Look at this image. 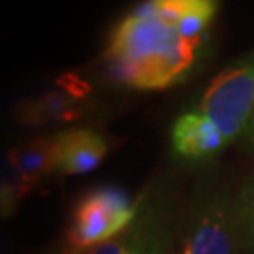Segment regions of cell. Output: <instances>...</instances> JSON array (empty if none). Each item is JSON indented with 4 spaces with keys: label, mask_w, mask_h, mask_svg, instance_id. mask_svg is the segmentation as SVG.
<instances>
[{
    "label": "cell",
    "mask_w": 254,
    "mask_h": 254,
    "mask_svg": "<svg viewBox=\"0 0 254 254\" xmlns=\"http://www.w3.org/2000/svg\"><path fill=\"white\" fill-rule=\"evenodd\" d=\"M137 207L139 198L134 200L119 187L104 185L85 192L70 213L61 249L63 254H87L108 243L130 226Z\"/></svg>",
    "instance_id": "3957f363"
},
{
    "label": "cell",
    "mask_w": 254,
    "mask_h": 254,
    "mask_svg": "<svg viewBox=\"0 0 254 254\" xmlns=\"http://www.w3.org/2000/svg\"><path fill=\"white\" fill-rule=\"evenodd\" d=\"M196 109L217 127L224 147L247 130L254 113V51L218 73L201 94Z\"/></svg>",
    "instance_id": "5b68a950"
},
{
    "label": "cell",
    "mask_w": 254,
    "mask_h": 254,
    "mask_svg": "<svg viewBox=\"0 0 254 254\" xmlns=\"http://www.w3.org/2000/svg\"><path fill=\"white\" fill-rule=\"evenodd\" d=\"M183 0L143 2L121 19L106 46L109 77L137 91H162L189 77L203 44L181 28Z\"/></svg>",
    "instance_id": "6da1fadb"
},
{
    "label": "cell",
    "mask_w": 254,
    "mask_h": 254,
    "mask_svg": "<svg viewBox=\"0 0 254 254\" xmlns=\"http://www.w3.org/2000/svg\"><path fill=\"white\" fill-rule=\"evenodd\" d=\"M183 213L185 207L168 189L145 192L130 226L87 254H172Z\"/></svg>",
    "instance_id": "277c9868"
},
{
    "label": "cell",
    "mask_w": 254,
    "mask_h": 254,
    "mask_svg": "<svg viewBox=\"0 0 254 254\" xmlns=\"http://www.w3.org/2000/svg\"><path fill=\"white\" fill-rule=\"evenodd\" d=\"M173 153L183 160H207L224 149L222 136L217 127L198 109L183 113L172 128Z\"/></svg>",
    "instance_id": "ba28073f"
},
{
    "label": "cell",
    "mask_w": 254,
    "mask_h": 254,
    "mask_svg": "<svg viewBox=\"0 0 254 254\" xmlns=\"http://www.w3.org/2000/svg\"><path fill=\"white\" fill-rule=\"evenodd\" d=\"M36 187L23 179L9 162V151L0 149V220L11 218Z\"/></svg>",
    "instance_id": "30bf717a"
},
{
    "label": "cell",
    "mask_w": 254,
    "mask_h": 254,
    "mask_svg": "<svg viewBox=\"0 0 254 254\" xmlns=\"http://www.w3.org/2000/svg\"><path fill=\"white\" fill-rule=\"evenodd\" d=\"M85 100L75 98L63 89L46 91L32 98H23L13 106V121L25 128H47L81 117Z\"/></svg>",
    "instance_id": "52a82bcc"
},
{
    "label": "cell",
    "mask_w": 254,
    "mask_h": 254,
    "mask_svg": "<svg viewBox=\"0 0 254 254\" xmlns=\"http://www.w3.org/2000/svg\"><path fill=\"white\" fill-rule=\"evenodd\" d=\"M247 141L254 149V113L253 117H251V121H249V127H247Z\"/></svg>",
    "instance_id": "4fadbf2b"
},
{
    "label": "cell",
    "mask_w": 254,
    "mask_h": 254,
    "mask_svg": "<svg viewBox=\"0 0 254 254\" xmlns=\"http://www.w3.org/2000/svg\"><path fill=\"white\" fill-rule=\"evenodd\" d=\"M172 254H177V253H172Z\"/></svg>",
    "instance_id": "9a60e30c"
},
{
    "label": "cell",
    "mask_w": 254,
    "mask_h": 254,
    "mask_svg": "<svg viewBox=\"0 0 254 254\" xmlns=\"http://www.w3.org/2000/svg\"><path fill=\"white\" fill-rule=\"evenodd\" d=\"M57 172L63 175H85L94 172L106 158L109 141L94 128H73L55 134Z\"/></svg>",
    "instance_id": "8992f818"
},
{
    "label": "cell",
    "mask_w": 254,
    "mask_h": 254,
    "mask_svg": "<svg viewBox=\"0 0 254 254\" xmlns=\"http://www.w3.org/2000/svg\"><path fill=\"white\" fill-rule=\"evenodd\" d=\"M236 226L239 249L245 254H254V177L236 194Z\"/></svg>",
    "instance_id": "8fae6325"
},
{
    "label": "cell",
    "mask_w": 254,
    "mask_h": 254,
    "mask_svg": "<svg viewBox=\"0 0 254 254\" xmlns=\"http://www.w3.org/2000/svg\"><path fill=\"white\" fill-rule=\"evenodd\" d=\"M236 196L222 179L203 175L185 205L177 254H237Z\"/></svg>",
    "instance_id": "7a4b0ae2"
},
{
    "label": "cell",
    "mask_w": 254,
    "mask_h": 254,
    "mask_svg": "<svg viewBox=\"0 0 254 254\" xmlns=\"http://www.w3.org/2000/svg\"><path fill=\"white\" fill-rule=\"evenodd\" d=\"M55 85L59 89H63V91L70 92L75 98H81V100H85L87 94H89V85L83 81L81 77H77L75 73H64L57 79Z\"/></svg>",
    "instance_id": "7c38bea8"
},
{
    "label": "cell",
    "mask_w": 254,
    "mask_h": 254,
    "mask_svg": "<svg viewBox=\"0 0 254 254\" xmlns=\"http://www.w3.org/2000/svg\"><path fill=\"white\" fill-rule=\"evenodd\" d=\"M11 168L36 187L49 173L57 172V139L55 134L34 137L8 149Z\"/></svg>",
    "instance_id": "9c48e42d"
},
{
    "label": "cell",
    "mask_w": 254,
    "mask_h": 254,
    "mask_svg": "<svg viewBox=\"0 0 254 254\" xmlns=\"http://www.w3.org/2000/svg\"><path fill=\"white\" fill-rule=\"evenodd\" d=\"M9 239L4 234H0V254H9Z\"/></svg>",
    "instance_id": "5bb4252c"
}]
</instances>
